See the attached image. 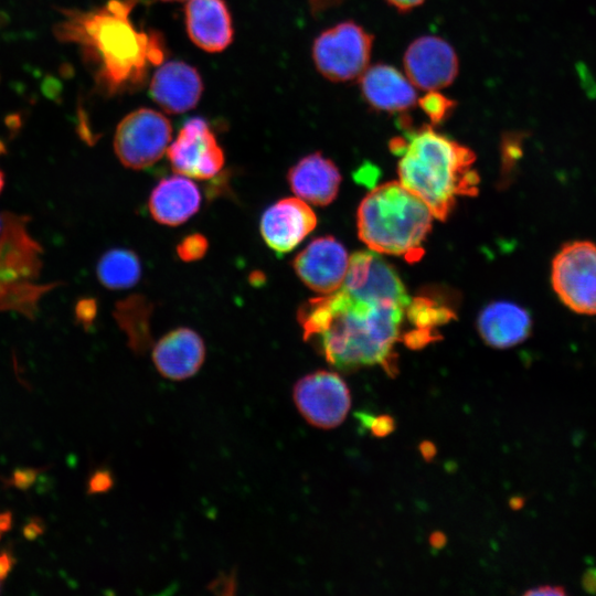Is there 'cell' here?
I'll return each mask as SVG.
<instances>
[{
	"label": "cell",
	"instance_id": "e0dca14e",
	"mask_svg": "<svg viewBox=\"0 0 596 596\" xmlns=\"http://www.w3.org/2000/svg\"><path fill=\"white\" fill-rule=\"evenodd\" d=\"M287 180L298 198L323 206L336 199L341 175L330 159L315 152L292 166L288 171Z\"/></svg>",
	"mask_w": 596,
	"mask_h": 596
},
{
	"label": "cell",
	"instance_id": "484cf974",
	"mask_svg": "<svg viewBox=\"0 0 596 596\" xmlns=\"http://www.w3.org/2000/svg\"><path fill=\"white\" fill-rule=\"evenodd\" d=\"M391 6L396 8L398 11L405 12L409 11L419 4H422L425 0H386Z\"/></svg>",
	"mask_w": 596,
	"mask_h": 596
},
{
	"label": "cell",
	"instance_id": "4fadbf2b",
	"mask_svg": "<svg viewBox=\"0 0 596 596\" xmlns=\"http://www.w3.org/2000/svg\"><path fill=\"white\" fill-rule=\"evenodd\" d=\"M203 92L202 78L193 66L182 61L160 65L150 82V96L169 114H182L196 106Z\"/></svg>",
	"mask_w": 596,
	"mask_h": 596
},
{
	"label": "cell",
	"instance_id": "f1b7e54d",
	"mask_svg": "<svg viewBox=\"0 0 596 596\" xmlns=\"http://www.w3.org/2000/svg\"><path fill=\"white\" fill-rule=\"evenodd\" d=\"M6 221H7V214H1L0 213V236L4 230V226H6Z\"/></svg>",
	"mask_w": 596,
	"mask_h": 596
},
{
	"label": "cell",
	"instance_id": "5bb4252c",
	"mask_svg": "<svg viewBox=\"0 0 596 596\" xmlns=\"http://www.w3.org/2000/svg\"><path fill=\"white\" fill-rule=\"evenodd\" d=\"M205 356L202 338L192 329L178 328L164 334L153 347L152 361L158 372L173 381L194 375Z\"/></svg>",
	"mask_w": 596,
	"mask_h": 596
},
{
	"label": "cell",
	"instance_id": "7a4b0ae2",
	"mask_svg": "<svg viewBox=\"0 0 596 596\" xmlns=\"http://www.w3.org/2000/svg\"><path fill=\"white\" fill-rule=\"evenodd\" d=\"M130 4L111 0L96 10H67L54 26L58 40L83 49L108 93L140 79L146 63L159 58L156 40L135 30L129 21Z\"/></svg>",
	"mask_w": 596,
	"mask_h": 596
},
{
	"label": "cell",
	"instance_id": "cb8c5ba5",
	"mask_svg": "<svg viewBox=\"0 0 596 596\" xmlns=\"http://www.w3.org/2000/svg\"><path fill=\"white\" fill-rule=\"evenodd\" d=\"M371 428L377 436L389 434L393 428V421L387 416H381L372 419Z\"/></svg>",
	"mask_w": 596,
	"mask_h": 596
},
{
	"label": "cell",
	"instance_id": "2e32d148",
	"mask_svg": "<svg viewBox=\"0 0 596 596\" xmlns=\"http://www.w3.org/2000/svg\"><path fill=\"white\" fill-rule=\"evenodd\" d=\"M359 78L362 96L373 109L397 113L417 103L414 85L391 65L374 64Z\"/></svg>",
	"mask_w": 596,
	"mask_h": 596
},
{
	"label": "cell",
	"instance_id": "603a6c76",
	"mask_svg": "<svg viewBox=\"0 0 596 596\" xmlns=\"http://www.w3.org/2000/svg\"><path fill=\"white\" fill-rule=\"evenodd\" d=\"M209 247V242L204 235L193 233L185 236L177 246L178 256L184 262L201 259Z\"/></svg>",
	"mask_w": 596,
	"mask_h": 596
},
{
	"label": "cell",
	"instance_id": "8992f818",
	"mask_svg": "<svg viewBox=\"0 0 596 596\" xmlns=\"http://www.w3.org/2000/svg\"><path fill=\"white\" fill-rule=\"evenodd\" d=\"M373 38L361 25L345 21L321 32L312 45L319 73L332 82H349L366 70Z\"/></svg>",
	"mask_w": 596,
	"mask_h": 596
},
{
	"label": "cell",
	"instance_id": "4316f807",
	"mask_svg": "<svg viewBox=\"0 0 596 596\" xmlns=\"http://www.w3.org/2000/svg\"><path fill=\"white\" fill-rule=\"evenodd\" d=\"M12 560L9 554L3 553L0 555V587L1 582L6 578L8 575L10 568H11Z\"/></svg>",
	"mask_w": 596,
	"mask_h": 596
},
{
	"label": "cell",
	"instance_id": "ac0fdd59",
	"mask_svg": "<svg viewBox=\"0 0 596 596\" xmlns=\"http://www.w3.org/2000/svg\"><path fill=\"white\" fill-rule=\"evenodd\" d=\"M478 330L487 344L497 349L514 347L531 334V315L511 301H496L480 312Z\"/></svg>",
	"mask_w": 596,
	"mask_h": 596
},
{
	"label": "cell",
	"instance_id": "f546056e",
	"mask_svg": "<svg viewBox=\"0 0 596 596\" xmlns=\"http://www.w3.org/2000/svg\"><path fill=\"white\" fill-rule=\"evenodd\" d=\"M6 178L3 171L0 169V194L4 188Z\"/></svg>",
	"mask_w": 596,
	"mask_h": 596
},
{
	"label": "cell",
	"instance_id": "7402d4cb",
	"mask_svg": "<svg viewBox=\"0 0 596 596\" xmlns=\"http://www.w3.org/2000/svg\"><path fill=\"white\" fill-rule=\"evenodd\" d=\"M419 105L432 121L438 124L450 113L454 103L434 91L426 94Z\"/></svg>",
	"mask_w": 596,
	"mask_h": 596
},
{
	"label": "cell",
	"instance_id": "52a82bcc",
	"mask_svg": "<svg viewBox=\"0 0 596 596\" xmlns=\"http://www.w3.org/2000/svg\"><path fill=\"white\" fill-rule=\"evenodd\" d=\"M171 134V124L163 114L139 108L126 115L117 125L114 150L125 167L146 169L167 151Z\"/></svg>",
	"mask_w": 596,
	"mask_h": 596
},
{
	"label": "cell",
	"instance_id": "3957f363",
	"mask_svg": "<svg viewBox=\"0 0 596 596\" xmlns=\"http://www.w3.org/2000/svg\"><path fill=\"white\" fill-rule=\"evenodd\" d=\"M391 149L400 157V183L418 196L434 217L444 221L458 196L477 194L475 153L432 127L407 131L391 142Z\"/></svg>",
	"mask_w": 596,
	"mask_h": 596
},
{
	"label": "cell",
	"instance_id": "6da1fadb",
	"mask_svg": "<svg viewBox=\"0 0 596 596\" xmlns=\"http://www.w3.org/2000/svg\"><path fill=\"white\" fill-rule=\"evenodd\" d=\"M297 318L304 339L340 370L381 364L390 371L397 341L411 348L427 343L418 329L417 297H409L395 269L372 249L350 256L341 287L302 304Z\"/></svg>",
	"mask_w": 596,
	"mask_h": 596
},
{
	"label": "cell",
	"instance_id": "ba28073f",
	"mask_svg": "<svg viewBox=\"0 0 596 596\" xmlns=\"http://www.w3.org/2000/svg\"><path fill=\"white\" fill-rule=\"evenodd\" d=\"M292 398L301 416L310 425L323 429L340 425L351 406L345 382L330 371H316L298 380Z\"/></svg>",
	"mask_w": 596,
	"mask_h": 596
},
{
	"label": "cell",
	"instance_id": "8fae6325",
	"mask_svg": "<svg viewBox=\"0 0 596 596\" xmlns=\"http://www.w3.org/2000/svg\"><path fill=\"white\" fill-rule=\"evenodd\" d=\"M350 257L344 246L332 236L311 241L292 260L301 281L320 294H330L341 287Z\"/></svg>",
	"mask_w": 596,
	"mask_h": 596
},
{
	"label": "cell",
	"instance_id": "30bf717a",
	"mask_svg": "<svg viewBox=\"0 0 596 596\" xmlns=\"http://www.w3.org/2000/svg\"><path fill=\"white\" fill-rule=\"evenodd\" d=\"M409 82L419 89L434 92L449 86L458 74V57L444 39L425 35L413 41L404 54Z\"/></svg>",
	"mask_w": 596,
	"mask_h": 596
},
{
	"label": "cell",
	"instance_id": "5b68a950",
	"mask_svg": "<svg viewBox=\"0 0 596 596\" xmlns=\"http://www.w3.org/2000/svg\"><path fill=\"white\" fill-rule=\"evenodd\" d=\"M551 284L558 299L579 315H596V243L566 242L555 254Z\"/></svg>",
	"mask_w": 596,
	"mask_h": 596
},
{
	"label": "cell",
	"instance_id": "d6986e66",
	"mask_svg": "<svg viewBox=\"0 0 596 596\" xmlns=\"http://www.w3.org/2000/svg\"><path fill=\"white\" fill-rule=\"evenodd\" d=\"M201 204L196 184L185 175L161 180L149 198L151 216L160 224L177 226L193 216Z\"/></svg>",
	"mask_w": 596,
	"mask_h": 596
},
{
	"label": "cell",
	"instance_id": "44dd1931",
	"mask_svg": "<svg viewBox=\"0 0 596 596\" xmlns=\"http://www.w3.org/2000/svg\"><path fill=\"white\" fill-rule=\"evenodd\" d=\"M99 283L113 290L132 287L141 276L138 256L127 248H113L104 253L96 266Z\"/></svg>",
	"mask_w": 596,
	"mask_h": 596
},
{
	"label": "cell",
	"instance_id": "ffe728a7",
	"mask_svg": "<svg viewBox=\"0 0 596 596\" xmlns=\"http://www.w3.org/2000/svg\"><path fill=\"white\" fill-rule=\"evenodd\" d=\"M152 310L153 305L141 295L129 296L115 305V320L126 333L130 348L136 352H145L151 343Z\"/></svg>",
	"mask_w": 596,
	"mask_h": 596
},
{
	"label": "cell",
	"instance_id": "4dcf8cb0",
	"mask_svg": "<svg viewBox=\"0 0 596 596\" xmlns=\"http://www.w3.org/2000/svg\"><path fill=\"white\" fill-rule=\"evenodd\" d=\"M161 1H184V0H161Z\"/></svg>",
	"mask_w": 596,
	"mask_h": 596
},
{
	"label": "cell",
	"instance_id": "9a60e30c",
	"mask_svg": "<svg viewBox=\"0 0 596 596\" xmlns=\"http://www.w3.org/2000/svg\"><path fill=\"white\" fill-rule=\"evenodd\" d=\"M184 13L188 35L198 47L215 53L232 42V19L223 0H187Z\"/></svg>",
	"mask_w": 596,
	"mask_h": 596
},
{
	"label": "cell",
	"instance_id": "d4e9b609",
	"mask_svg": "<svg viewBox=\"0 0 596 596\" xmlns=\"http://www.w3.org/2000/svg\"><path fill=\"white\" fill-rule=\"evenodd\" d=\"M566 590L562 586L544 585L525 592V595H564Z\"/></svg>",
	"mask_w": 596,
	"mask_h": 596
},
{
	"label": "cell",
	"instance_id": "7c38bea8",
	"mask_svg": "<svg viewBox=\"0 0 596 596\" xmlns=\"http://www.w3.org/2000/svg\"><path fill=\"white\" fill-rule=\"evenodd\" d=\"M317 225V216L306 201L286 198L270 205L260 219L265 243L277 253L294 249Z\"/></svg>",
	"mask_w": 596,
	"mask_h": 596
},
{
	"label": "cell",
	"instance_id": "83f0119b",
	"mask_svg": "<svg viewBox=\"0 0 596 596\" xmlns=\"http://www.w3.org/2000/svg\"><path fill=\"white\" fill-rule=\"evenodd\" d=\"M11 517L8 512H0V539L2 534L10 528Z\"/></svg>",
	"mask_w": 596,
	"mask_h": 596
},
{
	"label": "cell",
	"instance_id": "277c9868",
	"mask_svg": "<svg viewBox=\"0 0 596 596\" xmlns=\"http://www.w3.org/2000/svg\"><path fill=\"white\" fill-rule=\"evenodd\" d=\"M428 206L400 182H387L369 192L358 210V232L376 253L416 260L432 228Z\"/></svg>",
	"mask_w": 596,
	"mask_h": 596
},
{
	"label": "cell",
	"instance_id": "9c48e42d",
	"mask_svg": "<svg viewBox=\"0 0 596 596\" xmlns=\"http://www.w3.org/2000/svg\"><path fill=\"white\" fill-rule=\"evenodd\" d=\"M175 172L199 180L215 177L224 166V153L209 124L199 117L184 123L167 149Z\"/></svg>",
	"mask_w": 596,
	"mask_h": 596
}]
</instances>
